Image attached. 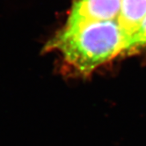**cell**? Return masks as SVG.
Instances as JSON below:
<instances>
[{
	"instance_id": "6da1fadb",
	"label": "cell",
	"mask_w": 146,
	"mask_h": 146,
	"mask_svg": "<svg viewBox=\"0 0 146 146\" xmlns=\"http://www.w3.org/2000/svg\"><path fill=\"white\" fill-rule=\"evenodd\" d=\"M129 39L118 23L108 21L65 24L48 44L78 73L87 75L128 50Z\"/></svg>"
},
{
	"instance_id": "7a4b0ae2",
	"label": "cell",
	"mask_w": 146,
	"mask_h": 146,
	"mask_svg": "<svg viewBox=\"0 0 146 146\" xmlns=\"http://www.w3.org/2000/svg\"><path fill=\"white\" fill-rule=\"evenodd\" d=\"M121 0H73L65 24L94 21H116Z\"/></svg>"
},
{
	"instance_id": "3957f363",
	"label": "cell",
	"mask_w": 146,
	"mask_h": 146,
	"mask_svg": "<svg viewBox=\"0 0 146 146\" xmlns=\"http://www.w3.org/2000/svg\"><path fill=\"white\" fill-rule=\"evenodd\" d=\"M145 17L146 0H121V11L116 22L129 39V42L140 29Z\"/></svg>"
},
{
	"instance_id": "277c9868",
	"label": "cell",
	"mask_w": 146,
	"mask_h": 146,
	"mask_svg": "<svg viewBox=\"0 0 146 146\" xmlns=\"http://www.w3.org/2000/svg\"><path fill=\"white\" fill-rule=\"evenodd\" d=\"M143 47H146V17L137 33L134 35L129 40L127 52Z\"/></svg>"
}]
</instances>
